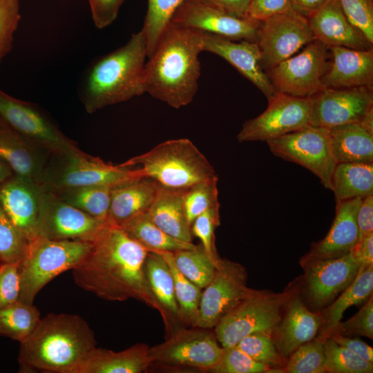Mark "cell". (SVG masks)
<instances>
[{"mask_svg": "<svg viewBox=\"0 0 373 373\" xmlns=\"http://www.w3.org/2000/svg\"><path fill=\"white\" fill-rule=\"evenodd\" d=\"M41 314L32 304L20 300L0 309V336L21 343L38 325Z\"/></svg>", "mask_w": 373, "mask_h": 373, "instance_id": "35", "label": "cell"}, {"mask_svg": "<svg viewBox=\"0 0 373 373\" xmlns=\"http://www.w3.org/2000/svg\"><path fill=\"white\" fill-rule=\"evenodd\" d=\"M153 364L150 347L136 343L119 352L94 347L73 373H142Z\"/></svg>", "mask_w": 373, "mask_h": 373, "instance_id": "27", "label": "cell"}, {"mask_svg": "<svg viewBox=\"0 0 373 373\" xmlns=\"http://www.w3.org/2000/svg\"><path fill=\"white\" fill-rule=\"evenodd\" d=\"M310 98V125L326 128L359 123L373 106L372 86L325 88Z\"/></svg>", "mask_w": 373, "mask_h": 373, "instance_id": "18", "label": "cell"}, {"mask_svg": "<svg viewBox=\"0 0 373 373\" xmlns=\"http://www.w3.org/2000/svg\"><path fill=\"white\" fill-rule=\"evenodd\" d=\"M46 151L0 124V159L13 174L39 184L48 162Z\"/></svg>", "mask_w": 373, "mask_h": 373, "instance_id": "25", "label": "cell"}, {"mask_svg": "<svg viewBox=\"0 0 373 373\" xmlns=\"http://www.w3.org/2000/svg\"><path fill=\"white\" fill-rule=\"evenodd\" d=\"M329 337L332 338L339 345L349 349L363 359L373 363L372 347L360 338H351L338 333H333Z\"/></svg>", "mask_w": 373, "mask_h": 373, "instance_id": "55", "label": "cell"}, {"mask_svg": "<svg viewBox=\"0 0 373 373\" xmlns=\"http://www.w3.org/2000/svg\"><path fill=\"white\" fill-rule=\"evenodd\" d=\"M149 252L119 225L109 222L101 230L84 258L72 269L75 284L100 298L124 301L134 298L164 312L146 280L144 264Z\"/></svg>", "mask_w": 373, "mask_h": 373, "instance_id": "1", "label": "cell"}, {"mask_svg": "<svg viewBox=\"0 0 373 373\" xmlns=\"http://www.w3.org/2000/svg\"><path fill=\"white\" fill-rule=\"evenodd\" d=\"M111 189V187L105 186H92L67 189L52 193L63 201L91 216L108 222Z\"/></svg>", "mask_w": 373, "mask_h": 373, "instance_id": "36", "label": "cell"}, {"mask_svg": "<svg viewBox=\"0 0 373 373\" xmlns=\"http://www.w3.org/2000/svg\"><path fill=\"white\" fill-rule=\"evenodd\" d=\"M122 164L128 167L140 165L144 177L174 189L185 190L200 182L218 178L207 158L187 138L161 142Z\"/></svg>", "mask_w": 373, "mask_h": 373, "instance_id": "5", "label": "cell"}, {"mask_svg": "<svg viewBox=\"0 0 373 373\" xmlns=\"http://www.w3.org/2000/svg\"><path fill=\"white\" fill-rule=\"evenodd\" d=\"M124 0H88L95 26L99 29L111 25L117 18Z\"/></svg>", "mask_w": 373, "mask_h": 373, "instance_id": "52", "label": "cell"}, {"mask_svg": "<svg viewBox=\"0 0 373 373\" xmlns=\"http://www.w3.org/2000/svg\"><path fill=\"white\" fill-rule=\"evenodd\" d=\"M266 142L274 155L305 167L331 190L332 175L337 163L328 128L309 125Z\"/></svg>", "mask_w": 373, "mask_h": 373, "instance_id": "10", "label": "cell"}, {"mask_svg": "<svg viewBox=\"0 0 373 373\" xmlns=\"http://www.w3.org/2000/svg\"><path fill=\"white\" fill-rule=\"evenodd\" d=\"M324 367L330 373H372L373 363L369 362L349 349L339 345L332 338L324 341Z\"/></svg>", "mask_w": 373, "mask_h": 373, "instance_id": "40", "label": "cell"}, {"mask_svg": "<svg viewBox=\"0 0 373 373\" xmlns=\"http://www.w3.org/2000/svg\"><path fill=\"white\" fill-rule=\"evenodd\" d=\"M270 335L265 332H256L243 337L236 345L257 362L269 367L278 365L281 363V355Z\"/></svg>", "mask_w": 373, "mask_h": 373, "instance_id": "44", "label": "cell"}, {"mask_svg": "<svg viewBox=\"0 0 373 373\" xmlns=\"http://www.w3.org/2000/svg\"><path fill=\"white\" fill-rule=\"evenodd\" d=\"M289 356H291L289 360L282 369L283 372H325L324 341L321 338H313L300 345Z\"/></svg>", "mask_w": 373, "mask_h": 373, "instance_id": "41", "label": "cell"}, {"mask_svg": "<svg viewBox=\"0 0 373 373\" xmlns=\"http://www.w3.org/2000/svg\"><path fill=\"white\" fill-rule=\"evenodd\" d=\"M295 12L290 0H250L247 17L263 21L274 15Z\"/></svg>", "mask_w": 373, "mask_h": 373, "instance_id": "51", "label": "cell"}, {"mask_svg": "<svg viewBox=\"0 0 373 373\" xmlns=\"http://www.w3.org/2000/svg\"><path fill=\"white\" fill-rule=\"evenodd\" d=\"M269 369L267 365L252 359L235 345L222 347L220 358L211 372L262 373Z\"/></svg>", "mask_w": 373, "mask_h": 373, "instance_id": "45", "label": "cell"}, {"mask_svg": "<svg viewBox=\"0 0 373 373\" xmlns=\"http://www.w3.org/2000/svg\"><path fill=\"white\" fill-rule=\"evenodd\" d=\"M2 123H3V122L0 119V124H2Z\"/></svg>", "mask_w": 373, "mask_h": 373, "instance_id": "60", "label": "cell"}, {"mask_svg": "<svg viewBox=\"0 0 373 373\" xmlns=\"http://www.w3.org/2000/svg\"><path fill=\"white\" fill-rule=\"evenodd\" d=\"M323 318L310 312L299 297L291 299L283 320L275 327L273 340L278 353L289 356L300 345L314 338Z\"/></svg>", "mask_w": 373, "mask_h": 373, "instance_id": "26", "label": "cell"}, {"mask_svg": "<svg viewBox=\"0 0 373 373\" xmlns=\"http://www.w3.org/2000/svg\"><path fill=\"white\" fill-rule=\"evenodd\" d=\"M312 100L276 92L266 110L247 120L238 133L239 142L277 138L310 125Z\"/></svg>", "mask_w": 373, "mask_h": 373, "instance_id": "12", "label": "cell"}, {"mask_svg": "<svg viewBox=\"0 0 373 373\" xmlns=\"http://www.w3.org/2000/svg\"><path fill=\"white\" fill-rule=\"evenodd\" d=\"M28 243L0 205V264L19 263Z\"/></svg>", "mask_w": 373, "mask_h": 373, "instance_id": "43", "label": "cell"}, {"mask_svg": "<svg viewBox=\"0 0 373 373\" xmlns=\"http://www.w3.org/2000/svg\"><path fill=\"white\" fill-rule=\"evenodd\" d=\"M171 22L231 40L256 42L261 23L231 15L202 0H184Z\"/></svg>", "mask_w": 373, "mask_h": 373, "instance_id": "16", "label": "cell"}, {"mask_svg": "<svg viewBox=\"0 0 373 373\" xmlns=\"http://www.w3.org/2000/svg\"><path fill=\"white\" fill-rule=\"evenodd\" d=\"M329 0H290L293 10L305 18L321 8Z\"/></svg>", "mask_w": 373, "mask_h": 373, "instance_id": "57", "label": "cell"}, {"mask_svg": "<svg viewBox=\"0 0 373 373\" xmlns=\"http://www.w3.org/2000/svg\"><path fill=\"white\" fill-rule=\"evenodd\" d=\"M332 61L323 77L325 88H345L373 85V49L329 48Z\"/></svg>", "mask_w": 373, "mask_h": 373, "instance_id": "23", "label": "cell"}, {"mask_svg": "<svg viewBox=\"0 0 373 373\" xmlns=\"http://www.w3.org/2000/svg\"><path fill=\"white\" fill-rule=\"evenodd\" d=\"M133 240L149 250L175 251L195 246L177 240L156 226L146 212L136 215L119 225Z\"/></svg>", "mask_w": 373, "mask_h": 373, "instance_id": "34", "label": "cell"}, {"mask_svg": "<svg viewBox=\"0 0 373 373\" xmlns=\"http://www.w3.org/2000/svg\"><path fill=\"white\" fill-rule=\"evenodd\" d=\"M144 177L140 168L131 169L122 164L113 165L89 155L75 145L59 153L50 155L40 185L46 191L117 185Z\"/></svg>", "mask_w": 373, "mask_h": 373, "instance_id": "6", "label": "cell"}, {"mask_svg": "<svg viewBox=\"0 0 373 373\" xmlns=\"http://www.w3.org/2000/svg\"><path fill=\"white\" fill-rule=\"evenodd\" d=\"M13 175L10 167L0 159V184Z\"/></svg>", "mask_w": 373, "mask_h": 373, "instance_id": "59", "label": "cell"}, {"mask_svg": "<svg viewBox=\"0 0 373 373\" xmlns=\"http://www.w3.org/2000/svg\"><path fill=\"white\" fill-rule=\"evenodd\" d=\"M256 290L247 286V272L240 264L220 259L214 276L202 292L194 327L211 329Z\"/></svg>", "mask_w": 373, "mask_h": 373, "instance_id": "14", "label": "cell"}, {"mask_svg": "<svg viewBox=\"0 0 373 373\" xmlns=\"http://www.w3.org/2000/svg\"><path fill=\"white\" fill-rule=\"evenodd\" d=\"M218 181V178L202 181L184 191L183 204L191 226L198 216L209 208L220 204Z\"/></svg>", "mask_w": 373, "mask_h": 373, "instance_id": "42", "label": "cell"}, {"mask_svg": "<svg viewBox=\"0 0 373 373\" xmlns=\"http://www.w3.org/2000/svg\"><path fill=\"white\" fill-rule=\"evenodd\" d=\"M362 271L373 264V233L363 237L350 252Z\"/></svg>", "mask_w": 373, "mask_h": 373, "instance_id": "53", "label": "cell"}, {"mask_svg": "<svg viewBox=\"0 0 373 373\" xmlns=\"http://www.w3.org/2000/svg\"><path fill=\"white\" fill-rule=\"evenodd\" d=\"M373 264L358 274L352 283L325 312L322 333L325 338L334 333L341 322L345 311L352 305L363 303L372 294Z\"/></svg>", "mask_w": 373, "mask_h": 373, "instance_id": "33", "label": "cell"}, {"mask_svg": "<svg viewBox=\"0 0 373 373\" xmlns=\"http://www.w3.org/2000/svg\"><path fill=\"white\" fill-rule=\"evenodd\" d=\"M307 20L314 39L328 48L373 49L372 44L347 19L338 0H329Z\"/></svg>", "mask_w": 373, "mask_h": 373, "instance_id": "22", "label": "cell"}, {"mask_svg": "<svg viewBox=\"0 0 373 373\" xmlns=\"http://www.w3.org/2000/svg\"><path fill=\"white\" fill-rule=\"evenodd\" d=\"M359 124L365 131L373 135V106L366 112Z\"/></svg>", "mask_w": 373, "mask_h": 373, "instance_id": "58", "label": "cell"}, {"mask_svg": "<svg viewBox=\"0 0 373 373\" xmlns=\"http://www.w3.org/2000/svg\"><path fill=\"white\" fill-rule=\"evenodd\" d=\"M328 129L336 163L373 164V135L359 123H350Z\"/></svg>", "mask_w": 373, "mask_h": 373, "instance_id": "31", "label": "cell"}, {"mask_svg": "<svg viewBox=\"0 0 373 373\" xmlns=\"http://www.w3.org/2000/svg\"><path fill=\"white\" fill-rule=\"evenodd\" d=\"M173 256L178 269L200 289L205 288L213 279L217 264L201 244L191 249L173 251Z\"/></svg>", "mask_w": 373, "mask_h": 373, "instance_id": "38", "label": "cell"}, {"mask_svg": "<svg viewBox=\"0 0 373 373\" xmlns=\"http://www.w3.org/2000/svg\"><path fill=\"white\" fill-rule=\"evenodd\" d=\"M91 242L54 240L37 236L28 243L19 262V300L32 304L43 287L60 274L73 269L88 254Z\"/></svg>", "mask_w": 373, "mask_h": 373, "instance_id": "7", "label": "cell"}, {"mask_svg": "<svg viewBox=\"0 0 373 373\" xmlns=\"http://www.w3.org/2000/svg\"><path fill=\"white\" fill-rule=\"evenodd\" d=\"M359 240L373 233V195L362 199L357 212Z\"/></svg>", "mask_w": 373, "mask_h": 373, "instance_id": "54", "label": "cell"}, {"mask_svg": "<svg viewBox=\"0 0 373 373\" xmlns=\"http://www.w3.org/2000/svg\"><path fill=\"white\" fill-rule=\"evenodd\" d=\"M362 198L336 202L332 225L321 240L313 245L309 258H333L349 254L359 240L357 212Z\"/></svg>", "mask_w": 373, "mask_h": 373, "instance_id": "24", "label": "cell"}, {"mask_svg": "<svg viewBox=\"0 0 373 373\" xmlns=\"http://www.w3.org/2000/svg\"><path fill=\"white\" fill-rule=\"evenodd\" d=\"M158 187L155 181L142 177L111 188L108 222L119 226L131 218L146 212Z\"/></svg>", "mask_w": 373, "mask_h": 373, "instance_id": "29", "label": "cell"}, {"mask_svg": "<svg viewBox=\"0 0 373 373\" xmlns=\"http://www.w3.org/2000/svg\"><path fill=\"white\" fill-rule=\"evenodd\" d=\"M220 224V204H218L198 216L191 226L193 236L200 239L204 251L217 265L220 258L216 251L214 232Z\"/></svg>", "mask_w": 373, "mask_h": 373, "instance_id": "46", "label": "cell"}, {"mask_svg": "<svg viewBox=\"0 0 373 373\" xmlns=\"http://www.w3.org/2000/svg\"><path fill=\"white\" fill-rule=\"evenodd\" d=\"M146 40L142 28L115 50L97 59L87 70L81 88L86 111L93 113L146 93Z\"/></svg>", "mask_w": 373, "mask_h": 373, "instance_id": "4", "label": "cell"}, {"mask_svg": "<svg viewBox=\"0 0 373 373\" xmlns=\"http://www.w3.org/2000/svg\"><path fill=\"white\" fill-rule=\"evenodd\" d=\"M37 236L91 242L108 222L95 218L44 189Z\"/></svg>", "mask_w": 373, "mask_h": 373, "instance_id": "17", "label": "cell"}, {"mask_svg": "<svg viewBox=\"0 0 373 373\" xmlns=\"http://www.w3.org/2000/svg\"><path fill=\"white\" fill-rule=\"evenodd\" d=\"M231 15L247 17V12L250 0H202Z\"/></svg>", "mask_w": 373, "mask_h": 373, "instance_id": "56", "label": "cell"}, {"mask_svg": "<svg viewBox=\"0 0 373 373\" xmlns=\"http://www.w3.org/2000/svg\"><path fill=\"white\" fill-rule=\"evenodd\" d=\"M314 40L307 19L296 12L267 19L260 23L256 40L263 68L269 70Z\"/></svg>", "mask_w": 373, "mask_h": 373, "instance_id": "15", "label": "cell"}, {"mask_svg": "<svg viewBox=\"0 0 373 373\" xmlns=\"http://www.w3.org/2000/svg\"><path fill=\"white\" fill-rule=\"evenodd\" d=\"M144 269L149 287L164 312V326L169 336L182 323L171 269L165 259L154 251H149Z\"/></svg>", "mask_w": 373, "mask_h": 373, "instance_id": "30", "label": "cell"}, {"mask_svg": "<svg viewBox=\"0 0 373 373\" xmlns=\"http://www.w3.org/2000/svg\"><path fill=\"white\" fill-rule=\"evenodd\" d=\"M19 263L0 264V309L19 300Z\"/></svg>", "mask_w": 373, "mask_h": 373, "instance_id": "50", "label": "cell"}, {"mask_svg": "<svg viewBox=\"0 0 373 373\" xmlns=\"http://www.w3.org/2000/svg\"><path fill=\"white\" fill-rule=\"evenodd\" d=\"M0 119L50 155L65 151L75 145L36 104L18 99L1 89Z\"/></svg>", "mask_w": 373, "mask_h": 373, "instance_id": "11", "label": "cell"}, {"mask_svg": "<svg viewBox=\"0 0 373 373\" xmlns=\"http://www.w3.org/2000/svg\"><path fill=\"white\" fill-rule=\"evenodd\" d=\"M184 191L159 185L155 197L146 213L166 234L180 241L192 243L191 224L183 204Z\"/></svg>", "mask_w": 373, "mask_h": 373, "instance_id": "28", "label": "cell"}, {"mask_svg": "<svg viewBox=\"0 0 373 373\" xmlns=\"http://www.w3.org/2000/svg\"><path fill=\"white\" fill-rule=\"evenodd\" d=\"M338 1L350 22L373 45V1L338 0Z\"/></svg>", "mask_w": 373, "mask_h": 373, "instance_id": "48", "label": "cell"}, {"mask_svg": "<svg viewBox=\"0 0 373 373\" xmlns=\"http://www.w3.org/2000/svg\"><path fill=\"white\" fill-rule=\"evenodd\" d=\"M288 294L255 291L224 316L214 327L215 336L222 347L236 345L243 337L256 332L271 334L281 321L283 305Z\"/></svg>", "mask_w": 373, "mask_h": 373, "instance_id": "8", "label": "cell"}, {"mask_svg": "<svg viewBox=\"0 0 373 373\" xmlns=\"http://www.w3.org/2000/svg\"><path fill=\"white\" fill-rule=\"evenodd\" d=\"M329 56V48L315 39L298 53L269 68L267 74L276 92L311 97L325 88L322 79L330 65Z\"/></svg>", "mask_w": 373, "mask_h": 373, "instance_id": "9", "label": "cell"}, {"mask_svg": "<svg viewBox=\"0 0 373 373\" xmlns=\"http://www.w3.org/2000/svg\"><path fill=\"white\" fill-rule=\"evenodd\" d=\"M334 333L341 335L358 334L373 338L372 294L363 307L346 321L340 322Z\"/></svg>", "mask_w": 373, "mask_h": 373, "instance_id": "49", "label": "cell"}, {"mask_svg": "<svg viewBox=\"0 0 373 373\" xmlns=\"http://www.w3.org/2000/svg\"><path fill=\"white\" fill-rule=\"evenodd\" d=\"M193 327H179L165 341L150 347L153 363L211 372L220 358L222 347L208 329Z\"/></svg>", "mask_w": 373, "mask_h": 373, "instance_id": "13", "label": "cell"}, {"mask_svg": "<svg viewBox=\"0 0 373 373\" xmlns=\"http://www.w3.org/2000/svg\"><path fill=\"white\" fill-rule=\"evenodd\" d=\"M306 288L314 305L323 307L333 300L356 278L359 265L350 253L338 258H309Z\"/></svg>", "mask_w": 373, "mask_h": 373, "instance_id": "20", "label": "cell"}, {"mask_svg": "<svg viewBox=\"0 0 373 373\" xmlns=\"http://www.w3.org/2000/svg\"><path fill=\"white\" fill-rule=\"evenodd\" d=\"M149 251L157 252L167 262L173 278L175 298L180 309L181 322L194 327L198 316L202 289L191 282L178 269L173 260V251Z\"/></svg>", "mask_w": 373, "mask_h": 373, "instance_id": "37", "label": "cell"}, {"mask_svg": "<svg viewBox=\"0 0 373 373\" xmlns=\"http://www.w3.org/2000/svg\"><path fill=\"white\" fill-rule=\"evenodd\" d=\"M97 341L80 316L51 313L19 343L17 361L22 373H73Z\"/></svg>", "mask_w": 373, "mask_h": 373, "instance_id": "3", "label": "cell"}, {"mask_svg": "<svg viewBox=\"0 0 373 373\" xmlns=\"http://www.w3.org/2000/svg\"><path fill=\"white\" fill-rule=\"evenodd\" d=\"M331 185L336 202L373 195V164L337 163Z\"/></svg>", "mask_w": 373, "mask_h": 373, "instance_id": "32", "label": "cell"}, {"mask_svg": "<svg viewBox=\"0 0 373 373\" xmlns=\"http://www.w3.org/2000/svg\"><path fill=\"white\" fill-rule=\"evenodd\" d=\"M20 19L19 0H0V64L12 48Z\"/></svg>", "mask_w": 373, "mask_h": 373, "instance_id": "47", "label": "cell"}, {"mask_svg": "<svg viewBox=\"0 0 373 373\" xmlns=\"http://www.w3.org/2000/svg\"><path fill=\"white\" fill-rule=\"evenodd\" d=\"M202 51L201 31L170 22L145 64L146 93L175 108L190 104L198 88Z\"/></svg>", "mask_w": 373, "mask_h": 373, "instance_id": "2", "label": "cell"}, {"mask_svg": "<svg viewBox=\"0 0 373 373\" xmlns=\"http://www.w3.org/2000/svg\"><path fill=\"white\" fill-rule=\"evenodd\" d=\"M44 191L40 184L15 175L0 184V205L28 242L37 236Z\"/></svg>", "mask_w": 373, "mask_h": 373, "instance_id": "19", "label": "cell"}, {"mask_svg": "<svg viewBox=\"0 0 373 373\" xmlns=\"http://www.w3.org/2000/svg\"><path fill=\"white\" fill-rule=\"evenodd\" d=\"M184 0H148V8L142 29L146 40L147 57L156 45L171 18Z\"/></svg>", "mask_w": 373, "mask_h": 373, "instance_id": "39", "label": "cell"}, {"mask_svg": "<svg viewBox=\"0 0 373 373\" xmlns=\"http://www.w3.org/2000/svg\"><path fill=\"white\" fill-rule=\"evenodd\" d=\"M203 51L217 55L233 66L267 98L276 93L262 66V56L256 41H234L202 32Z\"/></svg>", "mask_w": 373, "mask_h": 373, "instance_id": "21", "label": "cell"}]
</instances>
